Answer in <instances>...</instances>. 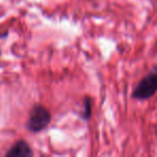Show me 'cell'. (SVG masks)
Segmentation results:
<instances>
[{
  "mask_svg": "<svg viewBox=\"0 0 157 157\" xmlns=\"http://www.w3.org/2000/svg\"><path fill=\"white\" fill-rule=\"evenodd\" d=\"M0 61H1V46H0Z\"/></svg>",
  "mask_w": 157,
  "mask_h": 157,
  "instance_id": "cell-5",
  "label": "cell"
},
{
  "mask_svg": "<svg viewBox=\"0 0 157 157\" xmlns=\"http://www.w3.org/2000/svg\"><path fill=\"white\" fill-rule=\"evenodd\" d=\"M51 121L52 115L48 108L40 103H36L29 112L25 128L30 133H40L48 128Z\"/></svg>",
  "mask_w": 157,
  "mask_h": 157,
  "instance_id": "cell-1",
  "label": "cell"
},
{
  "mask_svg": "<svg viewBox=\"0 0 157 157\" xmlns=\"http://www.w3.org/2000/svg\"><path fill=\"white\" fill-rule=\"evenodd\" d=\"M35 155L30 144L25 140H17L6 152V157H33Z\"/></svg>",
  "mask_w": 157,
  "mask_h": 157,
  "instance_id": "cell-3",
  "label": "cell"
},
{
  "mask_svg": "<svg viewBox=\"0 0 157 157\" xmlns=\"http://www.w3.org/2000/svg\"><path fill=\"white\" fill-rule=\"evenodd\" d=\"M92 98L90 96H85L83 100V112L81 114L82 120H84L85 122H88L90 120V116H92Z\"/></svg>",
  "mask_w": 157,
  "mask_h": 157,
  "instance_id": "cell-4",
  "label": "cell"
},
{
  "mask_svg": "<svg viewBox=\"0 0 157 157\" xmlns=\"http://www.w3.org/2000/svg\"><path fill=\"white\" fill-rule=\"evenodd\" d=\"M157 92V69L154 68L151 72L138 82L137 86L131 93V99L133 100H147L155 96Z\"/></svg>",
  "mask_w": 157,
  "mask_h": 157,
  "instance_id": "cell-2",
  "label": "cell"
}]
</instances>
